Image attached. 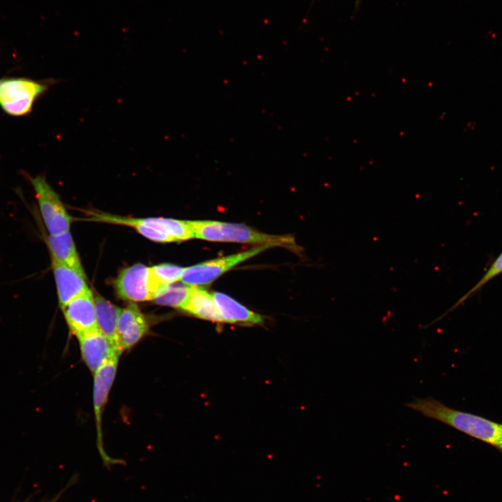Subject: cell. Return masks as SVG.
<instances>
[{"label":"cell","instance_id":"15","mask_svg":"<svg viewBox=\"0 0 502 502\" xmlns=\"http://www.w3.org/2000/svg\"><path fill=\"white\" fill-rule=\"evenodd\" d=\"M98 329L122 353L117 338V323L121 308L100 295L94 296Z\"/></svg>","mask_w":502,"mask_h":502},{"label":"cell","instance_id":"22","mask_svg":"<svg viewBox=\"0 0 502 502\" xmlns=\"http://www.w3.org/2000/svg\"><path fill=\"white\" fill-rule=\"evenodd\" d=\"M2 80H3V79H0V84H1V82H2Z\"/></svg>","mask_w":502,"mask_h":502},{"label":"cell","instance_id":"20","mask_svg":"<svg viewBox=\"0 0 502 502\" xmlns=\"http://www.w3.org/2000/svg\"><path fill=\"white\" fill-rule=\"evenodd\" d=\"M502 272V252L499 257L494 261L492 265L490 266L489 270L486 272L484 276L466 294L461 298L454 305L451 307L449 311L457 307L459 304L464 302L466 298H469L472 294L476 292L482 286L485 284L489 280L492 279L494 277ZM448 311V312H449Z\"/></svg>","mask_w":502,"mask_h":502},{"label":"cell","instance_id":"4","mask_svg":"<svg viewBox=\"0 0 502 502\" xmlns=\"http://www.w3.org/2000/svg\"><path fill=\"white\" fill-rule=\"evenodd\" d=\"M47 89V84L30 79H3L0 84V105L10 115H24L31 112L35 100Z\"/></svg>","mask_w":502,"mask_h":502},{"label":"cell","instance_id":"5","mask_svg":"<svg viewBox=\"0 0 502 502\" xmlns=\"http://www.w3.org/2000/svg\"><path fill=\"white\" fill-rule=\"evenodd\" d=\"M271 247L270 245H260L245 252L183 268L180 280L189 286L208 284L234 266Z\"/></svg>","mask_w":502,"mask_h":502},{"label":"cell","instance_id":"1","mask_svg":"<svg viewBox=\"0 0 502 502\" xmlns=\"http://www.w3.org/2000/svg\"><path fill=\"white\" fill-rule=\"evenodd\" d=\"M406 406L497 448L502 453V424L456 410L432 398H415Z\"/></svg>","mask_w":502,"mask_h":502},{"label":"cell","instance_id":"13","mask_svg":"<svg viewBox=\"0 0 502 502\" xmlns=\"http://www.w3.org/2000/svg\"><path fill=\"white\" fill-rule=\"evenodd\" d=\"M224 323L245 325L260 324L263 317L248 309L230 296L220 293L212 294Z\"/></svg>","mask_w":502,"mask_h":502},{"label":"cell","instance_id":"10","mask_svg":"<svg viewBox=\"0 0 502 502\" xmlns=\"http://www.w3.org/2000/svg\"><path fill=\"white\" fill-rule=\"evenodd\" d=\"M148 330V324L137 305L130 302L121 310L117 323V338L122 351L136 344Z\"/></svg>","mask_w":502,"mask_h":502},{"label":"cell","instance_id":"19","mask_svg":"<svg viewBox=\"0 0 502 502\" xmlns=\"http://www.w3.org/2000/svg\"><path fill=\"white\" fill-rule=\"evenodd\" d=\"M191 287L178 282L165 285L158 291L152 301L160 305L181 309L188 298Z\"/></svg>","mask_w":502,"mask_h":502},{"label":"cell","instance_id":"2","mask_svg":"<svg viewBox=\"0 0 502 502\" xmlns=\"http://www.w3.org/2000/svg\"><path fill=\"white\" fill-rule=\"evenodd\" d=\"M195 238L218 242L257 243L297 248L294 238L289 235H271L259 232L245 225L213 220H187Z\"/></svg>","mask_w":502,"mask_h":502},{"label":"cell","instance_id":"8","mask_svg":"<svg viewBox=\"0 0 502 502\" xmlns=\"http://www.w3.org/2000/svg\"><path fill=\"white\" fill-rule=\"evenodd\" d=\"M61 310L70 330L75 335L98 328L95 299L91 289L71 300Z\"/></svg>","mask_w":502,"mask_h":502},{"label":"cell","instance_id":"21","mask_svg":"<svg viewBox=\"0 0 502 502\" xmlns=\"http://www.w3.org/2000/svg\"><path fill=\"white\" fill-rule=\"evenodd\" d=\"M77 475H74V476L70 479V480L68 481V484L65 486V487H64L62 490H61V492H59V494H58L56 496H55V497H54V499H52V500H51V501H49V502H56V501H58V499H59L61 496V495L63 494V492H64L65 491H66L70 487H71L72 485H73L77 482Z\"/></svg>","mask_w":502,"mask_h":502},{"label":"cell","instance_id":"17","mask_svg":"<svg viewBox=\"0 0 502 502\" xmlns=\"http://www.w3.org/2000/svg\"><path fill=\"white\" fill-rule=\"evenodd\" d=\"M90 220L131 227L139 234L153 241L160 243L174 242L169 236L144 226L135 218L93 213Z\"/></svg>","mask_w":502,"mask_h":502},{"label":"cell","instance_id":"11","mask_svg":"<svg viewBox=\"0 0 502 502\" xmlns=\"http://www.w3.org/2000/svg\"><path fill=\"white\" fill-rule=\"evenodd\" d=\"M51 266L61 309L71 300L90 289L85 275L77 271L54 259H51Z\"/></svg>","mask_w":502,"mask_h":502},{"label":"cell","instance_id":"14","mask_svg":"<svg viewBox=\"0 0 502 502\" xmlns=\"http://www.w3.org/2000/svg\"><path fill=\"white\" fill-rule=\"evenodd\" d=\"M181 310L199 319L224 323L212 294L198 286H192Z\"/></svg>","mask_w":502,"mask_h":502},{"label":"cell","instance_id":"6","mask_svg":"<svg viewBox=\"0 0 502 502\" xmlns=\"http://www.w3.org/2000/svg\"><path fill=\"white\" fill-rule=\"evenodd\" d=\"M119 357L114 356L93 373V404L97 429V446L101 458L107 466L122 463L121 461L119 462L118 459L111 458L107 455L103 448L101 429L102 413L114 380Z\"/></svg>","mask_w":502,"mask_h":502},{"label":"cell","instance_id":"7","mask_svg":"<svg viewBox=\"0 0 502 502\" xmlns=\"http://www.w3.org/2000/svg\"><path fill=\"white\" fill-rule=\"evenodd\" d=\"M149 268L142 264H136L123 269L114 282L118 296L132 303L152 301Z\"/></svg>","mask_w":502,"mask_h":502},{"label":"cell","instance_id":"12","mask_svg":"<svg viewBox=\"0 0 502 502\" xmlns=\"http://www.w3.org/2000/svg\"><path fill=\"white\" fill-rule=\"evenodd\" d=\"M51 259L63 264L85 275L78 252L70 231L46 238Z\"/></svg>","mask_w":502,"mask_h":502},{"label":"cell","instance_id":"9","mask_svg":"<svg viewBox=\"0 0 502 502\" xmlns=\"http://www.w3.org/2000/svg\"><path fill=\"white\" fill-rule=\"evenodd\" d=\"M82 358L95 373L114 356H119L121 352L112 342L98 328L77 336Z\"/></svg>","mask_w":502,"mask_h":502},{"label":"cell","instance_id":"3","mask_svg":"<svg viewBox=\"0 0 502 502\" xmlns=\"http://www.w3.org/2000/svg\"><path fill=\"white\" fill-rule=\"evenodd\" d=\"M29 180L48 234L55 235L70 231L72 217L67 212L57 192L43 176L30 177Z\"/></svg>","mask_w":502,"mask_h":502},{"label":"cell","instance_id":"18","mask_svg":"<svg viewBox=\"0 0 502 502\" xmlns=\"http://www.w3.org/2000/svg\"><path fill=\"white\" fill-rule=\"evenodd\" d=\"M183 269V267L172 264H160L149 267V285L153 298L162 287L178 282Z\"/></svg>","mask_w":502,"mask_h":502},{"label":"cell","instance_id":"16","mask_svg":"<svg viewBox=\"0 0 502 502\" xmlns=\"http://www.w3.org/2000/svg\"><path fill=\"white\" fill-rule=\"evenodd\" d=\"M137 220L144 226L169 236L174 241L195 238L193 231L187 220L165 218H139Z\"/></svg>","mask_w":502,"mask_h":502}]
</instances>
